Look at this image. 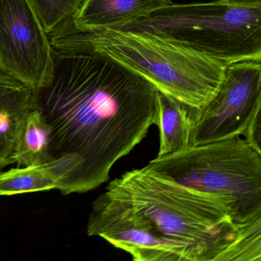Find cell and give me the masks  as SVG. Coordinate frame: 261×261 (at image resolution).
Instances as JSON below:
<instances>
[{"label": "cell", "instance_id": "cell-1", "mask_svg": "<svg viewBox=\"0 0 261 261\" xmlns=\"http://www.w3.org/2000/svg\"><path fill=\"white\" fill-rule=\"evenodd\" d=\"M53 65L34 104L50 129L49 153L61 176L57 190L87 193L109 180L115 163L155 125L157 90L99 54L53 49Z\"/></svg>", "mask_w": 261, "mask_h": 261}, {"label": "cell", "instance_id": "cell-2", "mask_svg": "<svg viewBox=\"0 0 261 261\" xmlns=\"http://www.w3.org/2000/svg\"><path fill=\"white\" fill-rule=\"evenodd\" d=\"M216 199L135 169L109 182L92 205L88 236L133 261H210L242 234Z\"/></svg>", "mask_w": 261, "mask_h": 261}, {"label": "cell", "instance_id": "cell-3", "mask_svg": "<svg viewBox=\"0 0 261 261\" xmlns=\"http://www.w3.org/2000/svg\"><path fill=\"white\" fill-rule=\"evenodd\" d=\"M57 51L104 55L150 82L158 91L200 109L217 93L222 63L167 40L134 32L81 31L68 21L48 35Z\"/></svg>", "mask_w": 261, "mask_h": 261}, {"label": "cell", "instance_id": "cell-4", "mask_svg": "<svg viewBox=\"0 0 261 261\" xmlns=\"http://www.w3.org/2000/svg\"><path fill=\"white\" fill-rule=\"evenodd\" d=\"M144 169L219 201L238 225L261 218V153L241 136L157 156Z\"/></svg>", "mask_w": 261, "mask_h": 261}, {"label": "cell", "instance_id": "cell-5", "mask_svg": "<svg viewBox=\"0 0 261 261\" xmlns=\"http://www.w3.org/2000/svg\"><path fill=\"white\" fill-rule=\"evenodd\" d=\"M112 30L176 43L224 65L261 61V8L210 3L172 4Z\"/></svg>", "mask_w": 261, "mask_h": 261}, {"label": "cell", "instance_id": "cell-6", "mask_svg": "<svg viewBox=\"0 0 261 261\" xmlns=\"http://www.w3.org/2000/svg\"><path fill=\"white\" fill-rule=\"evenodd\" d=\"M260 111L261 61L228 64L214 97L202 108H193L189 146L243 135Z\"/></svg>", "mask_w": 261, "mask_h": 261}, {"label": "cell", "instance_id": "cell-7", "mask_svg": "<svg viewBox=\"0 0 261 261\" xmlns=\"http://www.w3.org/2000/svg\"><path fill=\"white\" fill-rule=\"evenodd\" d=\"M0 67L36 90L53 75V48L29 0H0Z\"/></svg>", "mask_w": 261, "mask_h": 261}, {"label": "cell", "instance_id": "cell-8", "mask_svg": "<svg viewBox=\"0 0 261 261\" xmlns=\"http://www.w3.org/2000/svg\"><path fill=\"white\" fill-rule=\"evenodd\" d=\"M35 90L0 67V170L11 165L20 128L34 105Z\"/></svg>", "mask_w": 261, "mask_h": 261}, {"label": "cell", "instance_id": "cell-9", "mask_svg": "<svg viewBox=\"0 0 261 261\" xmlns=\"http://www.w3.org/2000/svg\"><path fill=\"white\" fill-rule=\"evenodd\" d=\"M172 3L171 0H83L67 21L81 31L116 29Z\"/></svg>", "mask_w": 261, "mask_h": 261}, {"label": "cell", "instance_id": "cell-10", "mask_svg": "<svg viewBox=\"0 0 261 261\" xmlns=\"http://www.w3.org/2000/svg\"><path fill=\"white\" fill-rule=\"evenodd\" d=\"M156 119L159 130L158 156L170 154L189 147L193 108L171 96L158 91Z\"/></svg>", "mask_w": 261, "mask_h": 261}, {"label": "cell", "instance_id": "cell-11", "mask_svg": "<svg viewBox=\"0 0 261 261\" xmlns=\"http://www.w3.org/2000/svg\"><path fill=\"white\" fill-rule=\"evenodd\" d=\"M51 132L41 112L34 104L15 141L12 163L17 167L53 162L49 153Z\"/></svg>", "mask_w": 261, "mask_h": 261}, {"label": "cell", "instance_id": "cell-12", "mask_svg": "<svg viewBox=\"0 0 261 261\" xmlns=\"http://www.w3.org/2000/svg\"><path fill=\"white\" fill-rule=\"evenodd\" d=\"M61 180V174L52 162L10 169L0 172V196L55 190Z\"/></svg>", "mask_w": 261, "mask_h": 261}, {"label": "cell", "instance_id": "cell-13", "mask_svg": "<svg viewBox=\"0 0 261 261\" xmlns=\"http://www.w3.org/2000/svg\"><path fill=\"white\" fill-rule=\"evenodd\" d=\"M210 261H261V218L245 225L240 237Z\"/></svg>", "mask_w": 261, "mask_h": 261}, {"label": "cell", "instance_id": "cell-14", "mask_svg": "<svg viewBox=\"0 0 261 261\" xmlns=\"http://www.w3.org/2000/svg\"><path fill=\"white\" fill-rule=\"evenodd\" d=\"M47 35L70 19L83 0H29Z\"/></svg>", "mask_w": 261, "mask_h": 261}, {"label": "cell", "instance_id": "cell-15", "mask_svg": "<svg viewBox=\"0 0 261 261\" xmlns=\"http://www.w3.org/2000/svg\"><path fill=\"white\" fill-rule=\"evenodd\" d=\"M243 136L249 144L261 153V111L253 118Z\"/></svg>", "mask_w": 261, "mask_h": 261}, {"label": "cell", "instance_id": "cell-16", "mask_svg": "<svg viewBox=\"0 0 261 261\" xmlns=\"http://www.w3.org/2000/svg\"><path fill=\"white\" fill-rule=\"evenodd\" d=\"M221 4L235 7L261 8V0H217Z\"/></svg>", "mask_w": 261, "mask_h": 261}, {"label": "cell", "instance_id": "cell-17", "mask_svg": "<svg viewBox=\"0 0 261 261\" xmlns=\"http://www.w3.org/2000/svg\"></svg>", "mask_w": 261, "mask_h": 261}]
</instances>
